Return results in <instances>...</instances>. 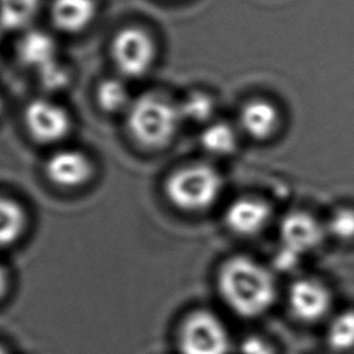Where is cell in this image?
Here are the masks:
<instances>
[{
	"label": "cell",
	"mask_w": 354,
	"mask_h": 354,
	"mask_svg": "<svg viewBox=\"0 0 354 354\" xmlns=\"http://www.w3.org/2000/svg\"><path fill=\"white\" fill-rule=\"evenodd\" d=\"M217 288L228 308L243 318L267 313L277 297L272 274L248 256H232L221 264Z\"/></svg>",
	"instance_id": "cell-1"
},
{
	"label": "cell",
	"mask_w": 354,
	"mask_h": 354,
	"mask_svg": "<svg viewBox=\"0 0 354 354\" xmlns=\"http://www.w3.org/2000/svg\"><path fill=\"white\" fill-rule=\"evenodd\" d=\"M178 104L162 93L134 98L126 111V126L136 142L145 148L166 147L181 123Z\"/></svg>",
	"instance_id": "cell-2"
},
{
	"label": "cell",
	"mask_w": 354,
	"mask_h": 354,
	"mask_svg": "<svg viewBox=\"0 0 354 354\" xmlns=\"http://www.w3.org/2000/svg\"><path fill=\"white\" fill-rule=\"evenodd\" d=\"M165 189L176 207L185 212H201L217 201L223 189V178L213 166L192 163L173 171Z\"/></svg>",
	"instance_id": "cell-3"
},
{
	"label": "cell",
	"mask_w": 354,
	"mask_h": 354,
	"mask_svg": "<svg viewBox=\"0 0 354 354\" xmlns=\"http://www.w3.org/2000/svg\"><path fill=\"white\" fill-rule=\"evenodd\" d=\"M111 59L118 72L130 79L147 75L158 55L153 36L141 26H124L111 40Z\"/></svg>",
	"instance_id": "cell-4"
},
{
	"label": "cell",
	"mask_w": 354,
	"mask_h": 354,
	"mask_svg": "<svg viewBox=\"0 0 354 354\" xmlns=\"http://www.w3.org/2000/svg\"><path fill=\"white\" fill-rule=\"evenodd\" d=\"M181 354H228L231 342L224 322L212 311L196 310L178 330Z\"/></svg>",
	"instance_id": "cell-5"
},
{
	"label": "cell",
	"mask_w": 354,
	"mask_h": 354,
	"mask_svg": "<svg viewBox=\"0 0 354 354\" xmlns=\"http://www.w3.org/2000/svg\"><path fill=\"white\" fill-rule=\"evenodd\" d=\"M325 235V225L311 213L304 210L286 213L279 223L281 252L278 266L282 268L290 267L299 256L318 248Z\"/></svg>",
	"instance_id": "cell-6"
},
{
	"label": "cell",
	"mask_w": 354,
	"mask_h": 354,
	"mask_svg": "<svg viewBox=\"0 0 354 354\" xmlns=\"http://www.w3.org/2000/svg\"><path fill=\"white\" fill-rule=\"evenodd\" d=\"M24 122L30 137L40 144H55L64 140L72 127L69 112L48 98H35L24 111Z\"/></svg>",
	"instance_id": "cell-7"
},
{
	"label": "cell",
	"mask_w": 354,
	"mask_h": 354,
	"mask_svg": "<svg viewBox=\"0 0 354 354\" xmlns=\"http://www.w3.org/2000/svg\"><path fill=\"white\" fill-rule=\"evenodd\" d=\"M288 307L304 324H314L328 315L332 307L329 288L314 278H299L288 289Z\"/></svg>",
	"instance_id": "cell-8"
},
{
	"label": "cell",
	"mask_w": 354,
	"mask_h": 354,
	"mask_svg": "<svg viewBox=\"0 0 354 354\" xmlns=\"http://www.w3.org/2000/svg\"><path fill=\"white\" fill-rule=\"evenodd\" d=\"M272 217L271 206L259 198L243 196L232 201L224 213L225 225L238 236H254L266 230Z\"/></svg>",
	"instance_id": "cell-9"
},
{
	"label": "cell",
	"mask_w": 354,
	"mask_h": 354,
	"mask_svg": "<svg viewBox=\"0 0 354 354\" xmlns=\"http://www.w3.org/2000/svg\"><path fill=\"white\" fill-rule=\"evenodd\" d=\"M44 171L55 185L76 188L91 178L93 165L88 156L80 151L59 149L47 159Z\"/></svg>",
	"instance_id": "cell-10"
},
{
	"label": "cell",
	"mask_w": 354,
	"mask_h": 354,
	"mask_svg": "<svg viewBox=\"0 0 354 354\" xmlns=\"http://www.w3.org/2000/svg\"><path fill=\"white\" fill-rule=\"evenodd\" d=\"M281 123L278 106L266 98H253L243 104L239 111V127L242 131L257 141L271 138Z\"/></svg>",
	"instance_id": "cell-11"
},
{
	"label": "cell",
	"mask_w": 354,
	"mask_h": 354,
	"mask_svg": "<svg viewBox=\"0 0 354 354\" xmlns=\"http://www.w3.org/2000/svg\"><path fill=\"white\" fill-rule=\"evenodd\" d=\"M19 61L36 73L59 59L58 44L53 35L40 29H26L17 43Z\"/></svg>",
	"instance_id": "cell-12"
},
{
	"label": "cell",
	"mask_w": 354,
	"mask_h": 354,
	"mask_svg": "<svg viewBox=\"0 0 354 354\" xmlns=\"http://www.w3.org/2000/svg\"><path fill=\"white\" fill-rule=\"evenodd\" d=\"M95 0H51L50 19L53 25L69 35L86 30L97 17Z\"/></svg>",
	"instance_id": "cell-13"
},
{
	"label": "cell",
	"mask_w": 354,
	"mask_h": 354,
	"mask_svg": "<svg viewBox=\"0 0 354 354\" xmlns=\"http://www.w3.org/2000/svg\"><path fill=\"white\" fill-rule=\"evenodd\" d=\"M41 0H0V28L26 30L36 19Z\"/></svg>",
	"instance_id": "cell-14"
},
{
	"label": "cell",
	"mask_w": 354,
	"mask_h": 354,
	"mask_svg": "<svg viewBox=\"0 0 354 354\" xmlns=\"http://www.w3.org/2000/svg\"><path fill=\"white\" fill-rule=\"evenodd\" d=\"M199 141L206 152L217 156H225L236 149L238 134L230 123L212 120L205 124L199 136Z\"/></svg>",
	"instance_id": "cell-15"
},
{
	"label": "cell",
	"mask_w": 354,
	"mask_h": 354,
	"mask_svg": "<svg viewBox=\"0 0 354 354\" xmlns=\"http://www.w3.org/2000/svg\"><path fill=\"white\" fill-rule=\"evenodd\" d=\"M26 227V214L22 206L0 195V248L15 243Z\"/></svg>",
	"instance_id": "cell-16"
},
{
	"label": "cell",
	"mask_w": 354,
	"mask_h": 354,
	"mask_svg": "<svg viewBox=\"0 0 354 354\" xmlns=\"http://www.w3.org/2000/svg\"><path fill=\"white\" fill-rule=\"evenodd\" d=\"M95 101L105 113L127 111L131 104L130 91L126 83L119 77H106L101 80L95 90Z\"/></svg>",
	"instance_id": "cell-17"
},
{
	"label": "cell",
	"mask_w": 354,
	"mask_h": 354,
	"mask_svg": "<svg viewBox=\"0 0 354 354\" xmlns=\"http://www.w3.org/2000/svg\"><path fill=\"white\" fill-rule=\"evenodd\" d=\"M177 104L181 119L191 123L207 124L216 113V100L205 90H194Z\"/></svg>",
	"instance_id": "cell-18"
},
{
	"label": "cell",
	"mask_w": 354,
	"mask_h": 354,
	"mask_svg": "<svg viewBox=\"0 0 354 354\" xmlns=\"http://www.w3.org/2000/svg\"><path fill=\"white\" fill-rule=\"evenodd\" d=\"M326 343L336 353L354 350V308L337 313L326 329Z\"/></svg>",
	"instance_id": "cell-19"
},
{
	"label": "cell",
	"mask_w": 354,
	"mask_h": 354,
	"mask_svg": "<svg viewBox=\"0 0 354 354\" xmlns=\"http://www.w3.org/2000/svg\"><path fill=\"white\" fill-rule=\"evenodd\" d=\"M325 231L339 242L354 241V207L343 206L332 212L325 224Z\"/></svg>",
	"instance_id": "cell-20"
},
{
	"label": "cell",
	"mask_w": 354,
	"mask_h": 354,
	"mask_svg": "<svg viewBox=\"0 0 354 354\" xmlns=\"http://www.w3.org/2000/svg\"><path fill=\"white\" fill-rule=\"evenodd\" d=\"M36 75L41 87L48 91L64 90L71 82V71L65 64L61 62V59L41 69Z\"/></svg>",
	"instance_id": "cell-21"
},
{
	"label": "cell",
	"mask_w": 354,
	"mask_h": 354,
	"mask_svg": "<svg viewBox=\"0 0 354 354\" xmlns=\"http://www.w3.org/2000/svg\"><path fill=\"white\" fill-rule=\"evenodd\" d=\"M241 354H277L271 343L260 336H248L239 346Z\"/></svg>",
	"instance_id": "cell-22"
},
{
	"label": "cell",
	"mask_w": 354,
	"mask_h": 354,
	"mask_svg": "<svg viewBox=\"0 0 354 354\" xmlns=\"http://www.w3.org/2000/svg\"><path fill=\"white\" fill-rule=\"evenodd\" d=\"M8 285H10L8 274H7L6 268L3 266H0V300L6 296V293L8 290Z\"/></svg>",
	"instance_id": "cell-23"
},
{
	"label": "cell",
	"mask_w": 354,
	"mask_h": 354,
	"mask_svg": "<svg viewBox=\"0 0 354 354\" xmlns=\"http://www.w3.org/2000/svg\"><path fill=\"white\" fill-rule=\"evenodd\" d=\"M0 354H8V351L3 346H0Z\"/></svg>",
	"instance_id": "cell-24"
},
{
	"label": "cell",
	"mask_w": 354,
	"mask_h": 354,
	"mask_svg": "<svg viewBox=\"0 0 354 354\" xmlns=\"http://www.w3.org/2000/svg\"><path fill=\"white\" fill-rule=\"evenodd\" d=\"M1 112H3V100L0 97V115H1Z\"/></svg>",
	"instance_id": "cell-25"
}]
</instances>
